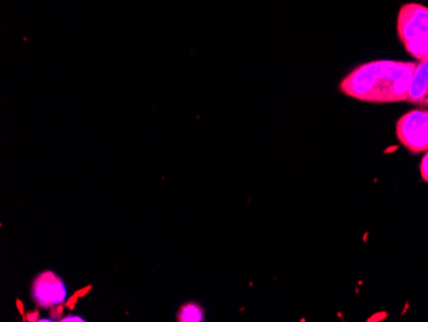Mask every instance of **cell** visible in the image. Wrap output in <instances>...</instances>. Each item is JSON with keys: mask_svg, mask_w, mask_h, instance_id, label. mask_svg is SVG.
I'll return each mask as SVG.
<instances>
[{"mask_svg": "<svg viewBox=\"0 0 428 322\" xmlns=\"http://www.w3.org/2000/svg\"><path fill=\"white\" fill-rule=\"evenodd\" d=\"M205 319L204 308L196 302H187L177 312L178 322H201Z\"/></svg>", "mask_w": 428, "mask_h": 322, "instance_id": "obj_6", "label": "cell"}, {"mask_svg": "<svg viewBox=\"0 0 428 322\" xmlns=\"http://www.w3.org/2000/svg\"><path fill=\"white\" fill-rule=\"evenodd\" d=\"M31 297L40 308L50 309L64 304L68 299V289L63 279L53 271H42L31 285Z\"/></svg>", "mask_w": 428, "mask_h": 322, "instance_id": "obj_4", "label": "cell"}, {"mask_svg": "<svg viewBox=\"0 0 428 322\" xmlns=\"http://www.w3.org/2000/svg\"><path fill=\"white\" fill-rule=\"evenodd\" d=\"M397 140L411 154L428 151V108L408 111L396 121Z\"/></svg>", "mask_w": 428, "mask_h": 322, "instance_id": "obj_3", "label": "cell"}, {"mask_svg": "<svg viewBox=\"0 0 428 322\" xmlns=\"http://www.w3.org/2000/svg\"><path fill=\"white\" fill-rule=\"evenodd\" d=\"M419 171H421L422 179L425 180L426 182H428V151L426 152V154L422 158Z\"/></svg>", "mask_w": 428, "mask_h": 322, "instance_id": "obj_7", "label": "cell"}, {"mask_svg": "<svg viewBox=\"0 0 428 322\" xmlns=\"http://www.w3.org/2000/svg\"><path fill=\"white\" fill-rule=\"evenodd\" d=\"M53 317H42V319H37V322H53Z\"/></svg>", "mask_w": 428, "mask_h": 322, "instance_id": "obj_9", "label": "cell"}, {"mask_svg": "<svg viewBox=\"0 0 428 322\" xmlns=\"http://www.w3.org/2000/svg\"><path fill=\"white\" fill-rule=\"evenodd\" d=\"M59 321L60 322H86V320L78 315H70V316H66V317H63V319H60Z\"/></svg>", "mask_w": 428, "mask_h": 322, "instance_id": "obj_8", "label": "cell"}, {"mask_svg": "<svg viewBox=\"0 0 428 322\" xmlns=\"http://www.w3.org/2000/svg\"><path fill=\"white\" fill-rule=\"evenodd\" d=\"M417 62L379 59L359 64L340 82L346 96L372 104L407 102Z\"/></svg>", "mask_w": 428, "mask_h": 322, "instance_id": "obj_1", "label": "cell"}, {"mask_svg": "<svg viewBox=\"0 0 428 322\" xmlns=\"http://www.w3.org/2000/svg\"><path fill=\"white\" fill-rule=\"evenodd\" d=\"M397 39L418 62L428 59V7L419 3L403 4L396 17Z\"/></svg>", "mask_w": 428, "mask_h": 322, "instance_id": "obj_2", "label": "cell"}, {"mask_svg": "<svg viewBox=\"0 0 428 322\" xmlns=\"http://www.w3.org/2000/svg\"><path fill=\"white\" fill-rule=\"evenodd\" d=\"M407 102L428 108V59L418 62L411 76Z\"/></svg>", "mask_w": 428, "mask_h": 322, "instance_id": "obj_5", "label": "cell"}]
</instances>
